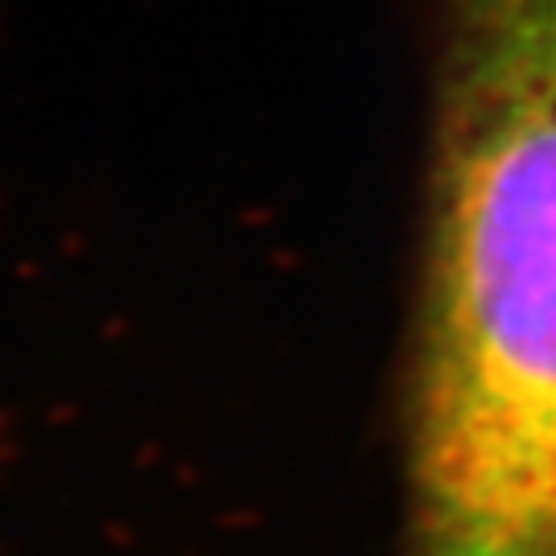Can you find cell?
Here are the masks:
<instances>
[{
  "mask_svg": "<svg viewBox=\"0 0 556 556\" xmlns=\"http://www.w3.org/2000/svg\"><path fill=\"white\" fill-rule=\"evenodd\" d=\"M404 556H556V0H441Z\"/></svg>",
  "mask_w": 556,
  "mask_h": 556,
  "instance_id": "6da1fadb",
  "label": "cell"
}]
</instances>
